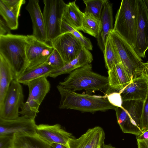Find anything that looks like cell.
I'll return each mask as SVG.
<instances>
[{"mask_svg": "<svg viewBox=\"0 0 148 148\" xmlns=\"http://www.w3.org/2000/svg\"><path fill=\"white\" fill-rule=\"evenodd\" d=\"M50 148H69L67 146L58 143H52L50 144Z\"/></svg>", "mask_w": 148, "mask_h": 148, "instance_id": "obj_37", "label": "cell"}, {"mask_svg": "<svg viewBox=\"0 0 148 148\" xmlns=\"http://www.w3.org/2000/svg\"><path fill=\"white\" fill-rule=\"evenodd\" d=\"M145 69L147 71L148 73V62L145 63Z\"/></svg>", "mask_w": 148, "mask_h": 148, "instance_id": "obj_41", "label": "cell"}, {"mask_svg": "<svg viewBox=\"0 0 148 148\" xmlns=\"http://www.w3.org/2000/svg\"><path fill=\"white\" fill-rule=\"evenodd\" d=\"M35 121L24 116L10 120L0 119V136L13 137L15 134H36Z\"/></svg>", "mask_w": 148, "mask_h": 148, "instance_id": "obj_13", "label": "cell"}, {"mask_svg": "<svg viewBox=\"0 0 148 148\" xmlns=\"http://www.w3.org/2000/svg\"><path fill=\"white\" fill-rule=\"evenodd\" d=\"M57 88L60 96V109H73L82 112L94 113L97 111L114 110L116 107L109 102L107 94L102 96L78 93L59 85Z\"/></svg>", "mask_w": 148, "mask_h": 148, "instance_id": "obj_1", "label": "cell"}, {"mask_svg": "<svg viewBox=\"0 0 148 148\" xmlns=\"http://www.w3.org/2000/svg\"><path fill=\"white\" fill-rule=\"evenodd\" d=\"M29 94L27 101L22 104L21 109L26 115L34 117L39 112L40 106L49 92L51 85L47 77H43L34 80L26 84Z\"/></svg>", "mask_w": 148, "mask_h": 148, "instance_id": "obj_8", "label": "cell"}, {"mask_svg": "<svg viewBox=\"0 0 148 148\" xmlns=\"http://www.w3.org/2000/svg\"></svg>", "mask_w": 148, "mask_h": 148, "instance_id": "obj_42", "label": "cell"}, {"mask_svg": "<svg viewBox=\"0 0 148 148\" xmlns=\"http://www.w3.org/2000/svg\"><path fill=\"white\" fill-rule=\"evenodd\" d=\"M143 102L124 101L121 107H115L117 122L123 133L136 136L143 133L141 130V121Z\"/></svg>", "mask_w": 148, "mask_h": 148, "instance_id": "obj_6", "label": "cell"}, {"mask_svg": "<svg viewBox=\"0 0 148 148\" xmlns=\"http://www.w3.org/2000/svg\"><path fill=\"white\" fill-rule=\"evenodd\" d=\"M106 94L108 100L111 104L115 107H122L123 101L119 92H113Z\"/></svg>", "mask_w": 148, "mask_h": 148, "instance_id": "obj_33", "label": "cell"}, {"mask_svg": "<svg viewBox=\"0 0 148 148\" xmlns=\"http://www.w3.org/2000/svg\"><path fill=\"white\" fill-rule=\"evenodd\" d=\"M136 140L138 148H148V138L144 140Z\"/></svg>", "mask_w": 148, "mask_h": 148, "instance_id": "obj_36", "label": "cell"}, {"mask_svg": "<svg viewBox=\"0 0 148 148\" xmlns=\"http://www.w3.org/2000/svg\"><path fill=\"white\" fill-rule=\"evenodd\" d=\"M14 79L15 75L12 69L5 59L0 55V108L2 106L10 86Z\"/></svg>", "mask_w": 148, "mask_h": 148, "instance_id": "obj_22", "label": "cell"}, {"mask_svg": "<svg viewBox=\"0 0 148 148\" xmlns=\"http://www.w3.org/2000/svg\"><path fill=\"white\" fill-rule=\"evenodd\" d=\"M24 95L21 83L16 79L12 82L0 108V119L5 120L19 116V109L24 103Z\"/></svg>", "mask_w": 148, "mask_h": 148, "instance_id": "obj_9", "label": "cell"}, {"mask_svg": "<svg viewBox=\"0 0 148 148\" xmlns=\"http://www.w3.org/2000/svg\"><path fill=\"white\" fill-rule=\"evenodd\" d=\"M13 136H0V148H11Z\"/></svg>", "mask_w": 148, "mask_h": 148, "instance_id": "obj_34", "label": "cell"}, {"mask_svg": "<svg viewBox=\"0 0 148 148\" xmlns=\"http://www.w3.org/2000/svg\"><path fill=\"white\" fill-rule=\"evenodd\" d=\"M148 13V0H143Z\"/></svg>", "mask_w": 148, "mask_h": 148, "instance_id": "obj_40", "label": "cell"}, {"mask_svg": "<svg viewBox=\"0 0 148 148\" xmlns=\"http://www.w3.org/2000/svg\"><path fill=\"white\" fill-rule=\"evenodd\" d=\"M36 132L37 135L50 144L60 143L68 147L69 141L75 138L72 134L64 130L58 124L53 125L45 124L37 125Z\"/></svg>", "mask_w": 148, "mask_h": 148, "instance_id": "obj_16", "label": "cell"}, {"mask_svg": "<svg viewBox=\"0 0 148 148\" xmlns=\"http://www.w3.org/2000/svg\"><path fill=\"white\" fill-rule=\"evenodd\" d=\"M69 32L77 38L84 47L89 51L92 50V45L89 39L84 36L79 31L75 29L62 20L61 26V33Z\"/></svg>", "mask_w": 148, "mask_h": 148, "instance_id": "obj_28", "label": "cell"}, {"mask_svg": "<svg viewBox=\"0 0 148 148\" xmlns=\"http://www.w3.org/2000/svg\"><path fill=\"white\" fill-rule=\"evenodd\" d=\"M103 52L105 66L108 71L111 70L115 64L121 62L117 51L110 35L107 39Z\"/></svg>", "mask_w": 148, "mask_h": 148, "instance_id": "obj_25", "label": "cell"}, {"mask_svg": "<svg viewBox=\"0 0 148 148\" xmlns=\"http://www.w3.org/2000/svg\"><path fill=\"white\" fill-rule=\"evenodd\" d=\"M55 69L46 63L32 69H26L16 79L20 83L26 85L29 82L45 77H49Z\"/></svg>", "mask_w": 148, "mask_h": 148, "instance_id": "obj_24", "label": "cell"}, {"mask_svg": "<svg viewBox=\"0 0 148 148\" xmlns=\"http://www.w3.org/2000/svg\"><path fill=\"white\" fill-rule=\"evenodd\" d=\"M76 1L69 2L66 4L63 20L75 29L82 31L84 13L77 5Z\"/></svg>", "mask_w": 148, "mask_h": 148, "instance_id": "obj_23", "label": "cell"}, {"mask_svg": "<svg viewBox=\"0 0 148 148\" xmlns=\"http://www.w3.org/2000/svg\"><path fill=\"white\" fill-rule=\"evenodd\" d=\"M141 130L143 133L148 130V90L143 103L141 121Z\"/></svg>", "mask_w": 148, "mask_h": 148, "instance_id": "obj_31", "label": "cell"}, {"mask_svg": "<svg viewBox=\"0 0 148 148\" xmlns=\"http://www.w3.org/2000/svg\"><path fill=\"white\" fill-rule=\"evenodd\" d=\"M113 18L112 4L104 0L99 21V29L96 38L98 45L103 52L107 39L113 29Z\"/></svg>", "mask_w": 148, "mask_h": 148, "instance_id": "obj_18", "label": "cell"}, {"mask_svg": "<svg viewBox=\"0 0 148 148\" xmlns=\"http://www.w3.org/2000/svg\"><path fill=\"white\" fill-rule=\"evenodd\" d=\"M31 35L11 33L0 36V55L11 66L15 79L27 69L26 47Z\"/></svg>", "mask_w": 148, "mask_h": 148, "instance_id": "obj_2", "label": "cell"}, {"mask_svg": "<svg viewBox=\"0 0 148 148\" xmlns=\"http://www.w3.org/2000/svg\"><path fill=\"white\" fill-rule=\"evenodd\" d=\"M0 14L10 30H16L18 27V18L1 1H0Z\"/></svg>", "mask_w": 148, "mask_h": 148, "instance_id": "obj_27", "label": "cell"}, {"mask_svg": "<svg viewBox=\"0 0 148 148\" xmlns=\"http://www.w3.org/2000/svg\"><path fill=\"white\" fill-rule=\"evenodd\" d=\"M105 132L99 126L89 129L77 138L70 139L68 141L69 148H99L104 144Z\"/></svg>", "mask_w": 148, "mask_h": 148, "instance_id": "obj_15", "label": "cell"}, {"mask_svg": "<svg viewBox=\"0 0 148 148\" xmlns=\"http://www.w3.org/2000/svg\"><path fill=\"white\" fill-rule=\"evenodd\" d=\"M138 16L136 45L134 49L140 58H144L148 49V13L143 0H137Z\"/></svg>", "mask_w": 148, "mask_h": 148, "instance_id": "obj_11", "label": "cell"}, {"mask_svg": "<svg viewBox=\"0 0 148 148\" xmlns=\"http://www.w3.org/2000/svg\"><path fill=\"white\" fill-rule=\"evenodd\" d=\"M30 15L32 23V35L38 40L47 42L46 31L44 20L38 0H29L26 8Z\"/></svg>", "mask_w": 148, "mask_h": 148, "instance_id": "obj_17", "label": "cell"}, {"mask_svg": "<svg viewBox=\"0 0 148 148\" xmlns=\"http://www.w3.org/2000/svg\"><path fill=\"white\" fill-rule=\"evenodd\" d=\"M138 16L137 0H122L115 16L113 29L133 49L136 45Z\"/></svg>", "mask_w": 148, "mask_h": 148, "instance_id": "obj_4", "label": "cell"}, {"mask_svg": "<svg viewBox=\"0 0 148 148\" xmlns=\"http://www.w3.org/2000/svg\"><path fill=\"white\" fill-rule=\"evenodd\" d=\"M148 90V73L145 69L141 75L132 80L131 83L119 92L123 101H143Z\"/></svg>", "mask_w": 148, "mask_h": 148, "instance_id": "obj_14", "label": "cell"}, {"mask_svg": "<svg viewBox=\"0 0 148 148\" xmlns=\"http://www.w3.org/2000/svg\"><path fill=\"white\" fill-rule=\"evenodd\" d=\"M99 29V22L84 13L82 31L96 38Z\"/></svg>", "mask_w": 148, "mask_h": 148, "instance_id": "obj_29", "label": "cell"}, {"mask_svg": "<svg viewBox=\"0 0 148 148\" xmlns=\"http://www.w3.org/2000/svg\"><path fill=\"white\" fill-rule=\"evenodd\" d=\"M93 60L91 53L84 47L76 58L61 68L53 71L49 77L55 78L62 74H69L76 69L90 64Z\"/></svg>", "mask_w": 148, "mask_h": 148, "instance_id": "obj_19", "label": "cell"}, {"mask_svg": "<svg viewBox=\"0 0 148 148\" xmlns=\"http://www.w3.org/2000/svg\"><path fill=\"white\" fill-rule=\"evenodd\" d=\"M45 63L52 67L55 70L61 68L65 64L60 54L54 49Z\"/></svg>", "mask_w": 148, "mask_h": 148, "instance_id": "obj_30", "label": "cell"}, {"mask_svg": "<svg viewBox=\"0 0 148 148\" xmlns=\"http://www.w3.org/2000/svg\"><path fill=\"white\" fill-rule=\"evenodd\" d=\"M53 49L51 45L38 40L31 35L26 47L28 63L26 69H30L45 63Z\"/></svg>", "mask_w": 148, "mask_h": 148, "instance_id": "obj_12", "label": "cell"}, {"mask_svg": "<svg viewBox=\"0 0 148 148\" xmlns=\"http://www.w3.org/2000/svg\"><path fill=\"white\" fill-rule=\"evenodd\" d=\"M101 148H117L112 146L111 144H104Z\"/></svg>", "mask_w": 148, "mask_h": 148, "instance_id": "obj_39", "label": "cell"}, {"mask_svg": "<svg viewBox=\"0 0 148 148\" xmlns=\"http://www.w3.org/2000/svg\"><path fill=\"white\" fill-rule=\"evenodd\" d=\"M43 2L47 42H51L61 34V24L66 4L62 0H44Z\"/></svg>", "mask_w": 148, "mask_h": 148, "instance_id": "obj_7", "label": "cell"}, {"mask_svg": "<svg viewBox=\"0 0 148 148\" xmlns=\"http://www.w3.org/2000/svg\"><path fill=\"white\" fill-rule=\"evenodd\" d=\"M148 138V130L144 132L142 134L136 136V139L144 140Z\"/></svg>", "mask_w": 148, "mask_h": 148, "instance_id": "obj_38", "label": "cell"}, {"mask_svg": "<svg viewBox=\"0 0 148 148\" xmlns=\"http://www.w3.org/2000/svg\"><path fill=\"white\" fill-rule=\"evenodd\" d=\"M59 85L74 92L101 90L109 87L108 77L92 71L91 64L73 71Z\"/></svg>", "mask_w": 148, "mask_h": 148, "instance_id": "obj_3", "label": "cell"}, {"mask_svg": "<svg viewBox=\"0 0 148 148\" xmlns=\"http://www.w3.org/2000/svg\"><path fill=\"white\" fill-rule=\"evenodd\" d=\"M11 148H50V144L36 134L17 133L14 135Z\"/></svg>", "mask_w": 148, "mask_h": 148, "instance_id": "obj_21", "label": "cell"}, {"mask_svg": "<svg viewBox=\"0 0 148 148\" xmlns=\"http://www.w3.org/2000/svg\"><path fill=\"white\" fill-rule=\"evenodd\" d=\"M84 14L100 21L104 0H84Z\"/></svg>", "mask_w": 148, "mask_h": 148, "instance_id": "obj_26", "label": "cell"}, {"mask_svg": "<svg viewBox=\"0 0 148 148\" xmlns=\"http://www.w3.org/2000/svg\"><path fill=\"white\" fill-rule=\"evenodd\" d=\"M108 72L109 87L111 91L119 92L132 81L121 62L115 64L112 69Z\"/></svg>", "mask_w": 148, "mask_h": 148, "instance_id": "obj_20", "label": "cell"}, {"mask_svg": "<svg viewBox=\"0 0 148 148\" xmlns=\"http://www.w3.org/2000/svg\"><path fill=\"white\" fill-rule=\"evenodd\" d=\"M121 63L132 80L140 76L145 70V64L133 48L113 29L110 34Z\"/></svg>", "mask_w": 148, "mask_h": 148, "instance_id": "obj_5", "label": "cell"}, {"mask_svg": "<svg viewBox=\"0 0 148 148\" xmlns=\"http://www.w3.org/2000/svg\"><path fill=\"white\" fill-rule=\"evenodd\" d=\"M51 45L60 55L65 64L76 58L84 46L69 32L62 33L51 42Z\"/></svg>", "mask_w": 148, "mask_h": 148, "instance_id": "obj_10", "label": "cell"}, {"mask_svg": "<svg viewBox=\"0 0 148 148\" xmlns=\"http://www.w3.org/2000/svg\"><path fill=\"white\" fill-rule=\"evenodd\" d=\"M11 34L10 29L7 25L3 18L0 19V36Z\"/></svg>", "mask_w": 148, "mask_h": 148, "instance_id": "obj_35", "label": "cell"}, {"mask_svg": "<svg viewBox=\"0 0 148 148\" xmlns=\"http://www.w3.org/2000/svg\"><path fill=\"white\" fill-rule=\"evenodd\" d=\"M18 17L22 5L25 2V0H1Z\"/></svg>", "mask_w": 148, "mask_h": 148, "instance_id": "obj_32", "label": "cell"}]
</instances>
